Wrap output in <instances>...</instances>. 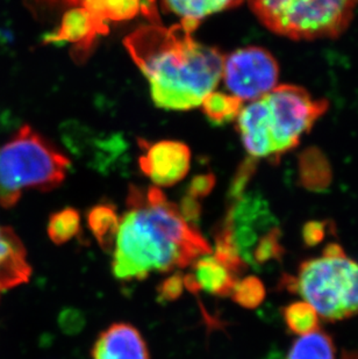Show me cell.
<instances>
[{"label": "cell", "mask_w": 358, "mask_h": 359, "mask_svg": "<svg viewBox=\"0 0 358 359\" xmlns=\"http://www.w3.org/2000/svg\"><path fill=\"white\" fill-rule=\"evenodd\" d=\"M127 210L120 219L112 272L118 280H142L154 272H173L212 254L198 228L190 226L156 187L132 185Z\"/></svg>", "instance_id": "cell-1"}, {"label": "cell", "mask_w": 358, "mask_h": 359, "mask_svg": "<svg viewBox=\"0 0 358 359\" xmlns=\"http://www.w3.org/2000/svg\"><path fill=\"white\" fill-rule=\"evenodd\" d=\"M133 61L150 85L159 109L199 107L223 77L225 55L194 40L180 22L173 27L150 22L124 41Z\"/></svg>", "instance_id": "cell-2"}, {"label": "cell", "mask_w": 358, "mask_h": 359, "mask_svg": "<svg viewBox=\"0 0 358 359\" xmlns=\"http://www.w3.org/2000/svg\"><path fill=\"white\" fill-rule=\"evenodd\" d=\"M328 109L297 85H279L262 98L244 106L237 116V130L253 158H278L300 142Z\"/></svg>", "instance_id": "cell-3"}, {"label": "cell", "mask_w": 358, "mask_h": 359, "mask_svg": "<svg viewBox=\"0 0 358 359\" xmlns=\"http://www.w3.org/2000/svg\"><path fill=\"white\" fill-rule=\"evenodd\" d=\"M70 161L40 133L24 126L0 146V205L15 206L25 191L54 190L67 177Z\"/></svg>", "instance_id": "cell-4"}, {"label": "cell", "mask_w": 358, "mask_h": 359, "mask_svg": "<svg viewBox=\"0 0 358 359\" xmlns=\"http://www.w3.org/2000/svg\"><path fill=\"white\" fill-rule=\"evenodd\" d=\"M260 22L297 41L338 38L348 28L357 0H247Z\"/></svg>", "instance_id": "cell-5"}, {"label": "cell", "mask_w": 358, "mask_h": 359, "mask_svg": "<svg viewBox=\"0 0 358 359\" xmlns=\"http://www.w3.org/2000/svg\"><path fill=\"white\" fill-rule=\"evenodd\" d=\"M300 294L326 321L358 314V263L349 257L311 258L298 269Z\"/></svg>", "instance_id": "cell-6"}, {"label": "cell", "mask_w": 358, "mask_h": 359, "mask_svg": "<svg viewBox=\"0 0 358 359\" xmlns=\"http://www.w3.org/2000/svg\"><path fill=\"white\" fill-rule=\"evenodd\" d=\"M278 76L276 58L262 47L240 48L223 60L225 84L242 102H253L272 91L277 86Z\"/></svg>", "instance_id": "cell-7"}, {"label": "cell", "mask_w": 358, "mask_h": 359, "mask_svg": "<svg viewBox=\"0 0 358 359\" xmlns=\"http://www.w3.org/2000/svg\"><path fill=\"white\" fill-rule=\"evenodd\" d=\"M140 168L157 187H173L190 171L191 151L178 141H159L147 144L140 157Z\"/></svg>", "instance_id": "cell-8"}, {"label": "cell", "mask_w": 358, "mask_h": 359, "mask_svg": "<svg viewBox=\"0 0 358 359\" xmlns=\"http://www.w3.org/2000/svg\"><path fill=\"white\" fill-rule=\"evenodd\" d=\"M108 33V25L83 7L65 11L55 31L46 35L47 43L72 44L74 61L83 62L91 54L95 42Z\"/></svg>", "instance_id": "cell-9"}, {"label": "cell", "mask_w": 358, "mask_h": 359, "mask_svg": "<svg viewBox=\"0 0 358 359\" xmlns=\"http://www.w3.org/2000/svg\"><path fill=\"white\" fill-rule=\"evenodd\" d=\"M92 359H150L148 346L139 329L117 322L104 329L91 350Z\"/></svg>", "instance_id": "cell-10"}, {"label": "cell", "mask_w": 358, "mask_h": 359, "mask_svg": "<svg viewBox=\"0 0 358 359\" xmlns=\"http://www.w3.org/2000/svg\"><path fill=\"white\" fill-rule=\"evenodd\" d=\"M31 275L24 243L12 228L0 226V291L26 284Z\"/></svg>", "instance_id": "cell-11"}, {"label": "cell", "mask_w": 358, "mask_h": 359, "mask_svg": "<svg viewBox=\"0 0 358 359\" xmlns=\"http://www.w3.org/2000/svg\"><path fill=\"white\" fill-rule=\"evenodd\" d=\"M193 271L184 276V286L193 294L200 291L216 297H230L237 277L212 255H205L193 263Z\"/></svg>", "instance_id": "cell-12"}, {"label": "cell", "mask_w": 358, "mask_h": 359, "mask_svg": "<svg viewBox=\"0 0 358 359\" xmlns=\"http://www.w3.org/2000/svg\"><path fill=\"white\" fill-rule=\"evenodd\" d=\"M164 8L180 18V24L194 32L204 18L240 5L244 0H161Z\"/></svg>", "instance_id": "cell-13"}, {"label": "cell", "mask_w": 358, "mask_h": 359, "mask_svg": "<svg viewBox=\"0 0 358 359\" xmlns=\"http://www.w3.org/2000/svg\"><path fill=\"white\" fill-rule=\"evenodd\" d=\"M88 226L95 236L99 247L106 254L114 250L115 241L118 236L120 219L118 210L112 203H98L92 207L88 213Z\"/></svg>", "instance_id": "cell-14"}, {"label": "cell", "mask_w": 358, "mask_h": 359, "mask_svg": "<svg viewBox=\"0 0 358 359\" xmlns=\"http://www.w3.org/2000/svg\"><path fill=\"white\" fill-rule=\"evenodd\" d=\"M334 341L327 332L317 330L296 339L286 359H336Z\"/></svg>", "instance_id": "cell-15"}, {"label": "cell", "mask_w": 358, "mask_h": 359, "mask_svg": "<svg viewBox=\"0 0 358 359\" xmlns=\"http://www.w3.org/2000/svg\"><path fill=\"white\" fill-rule=\"evenodd\" d=\"M287 332L293 335H307L320 330V318L317 311L306 302H293L281 309Z\"/></svg>", "instance_id": "cell-16"}, {"label": "cell", "mask_w": 358, "mask_h": 359, "mask_svg": "<svg viewBox=\"0 0 358 359\" xmlns=\"http://www.w3.org/2000/svg\"><path fill=\"white\" fill-rule=\"evenodd\" d=\"M200 106L207 119L214 125H225L237 119L244 102L235 95L213 91L205 97Z\"/></svg>", "instance_id": "cell-17"}, {"label": "cell", "mask_w": 358, "mask_h": 359, "mask_svg": "<svg viewBox=\"0 0 358 359\" xmlns=\"http://www.w3.org/2000/svg\"><path fill=\"white\" fill-rule=\"evenodd\" d=\"M48 236L56 245L68 243L81 231V215L72 207L51 214L48 221Z\"/></svg>", "instance_id": "cell-18"}, {"label": "cell", "mask_w": 358, "mask_h": 359, "mask_svg": "<svg viewBox=\"0 0 358 359\" xmlns=\"http://www.w3.org/2000/svg\"><path fill=\"white\" fill-rule=\"evenodd\" d=\"M285 252L286 250L281 243V228L276 224L258 238L248 263H251L255 268H262L270 262H281Z\"/></svg>", "instance_id": "cell-19"}, {"label": "cell", "mask_w": 358, "mask_h": 359, "mask_svg": "<svg viewBox=\"0 0 358 359\" xmlns=\"http://www.w3.org/2000/svg\"><path fill=\"white\" fill-rule=\"evenodd\" d=\"M267 295L263 281L255 276L237 279L232 291V299L237 305L247 309H255L262 305Z\"/></svg>", "instance_id": "cell-20"}, {"label": "cell", "mask_w": 358, "mask_h": 359, "mask_svg": "<svg viewBox=\"0 0 358 359\" xmlns=\"http://www.w3.org/2000/svg\"><path fill=\"white\" fill-rule=\"evenodd\" d=\"M84 0H25L26 6L35 17L47 18L53 14L81 7Z\"/></svg>", "instance_id": "cell-21"}, {"label": "cell", "mask_w": 358, "mask_h": 359, "mask_svg": "<svg viewBox=\"0 0 358 359\" xmlns=\"http://www.w3.org/2000/svg\"><path fill=\"white\" fill-rule=\"evenodd\" d=\"M328 235H336V227L333 221H308L301 229V238L306 248L317 247Z\"/></svg>", "instance_id": "cell-22"}, {"label": "cell", "mask_w": 358, "mask_h": 359, "mask_svg": "<svg viewBox=\"0 0 358 359\" xmlns=\"http://www.w3.org/2000/svg\"><path fill=\"white\" fill-rule=\"evenodd\" d=\"M184 288V275L182 272H175L159 283L157 286V299L161 304L175 302L182 297Z\"/></svg>", "instance_id": "cell-23"}, {"label": "cell", "mask_w": 358, "mask_h": 359, "mask_svg": "<svg viewBox=\"0 0 358 359\" xmlns=\"http://www.w3.org/2000/svg\"><path fill=\"white\" fill-rule=\"evenodd\" d=\"M214 185H216V178L213 175L197 176L191 180L186 194L199 200L206 197L207 194H210L211 191L213 190Z\"/></svg>", "instance_id": "cell-24"}, {"label": "cell", "mask_w": 358, "mask_h": 359, "mask_svg": "<svg viewBox=\"0 0 358 359\" xmlns=\"http://www.w3.org/2000/svg\"><path fill=\"white\" fill-rule=\"evenodd\" d=\"M60 325H61L62 328L65 329V332H74L83 327L84 320H83V316L81 314H78L77 311L68 309L63 314H61Z\"/></svg>", "instance_id": "cell-25"}, {"label": "cell", "mask_w": 358, "mask_h": 359, "mask_svg": "<svg viewBox=\"0 0 358 359\" xmlns=\"http://www.w3.org/2000/svg\"><path fill=\"white\" fill-rule=\"evenodd\" d=\"M279 291H286L292 294H297V278L296 276L283 273L277 285Z\"/></svg>", "instance_id": "cell-26"}, {"label": "cell", "mask_w": 358, "mask_h": 359, "mask_svg": "<svg viewBox=\"0 0 358 359\" xmlns=\"http://www.w3.org/2000/svg\"><path fill=\"white\" fill-rule=\"evenodd\" d=\"M324 257H347L345 249L340 244L336 242L328 244L327 247L324 248V252H322Z\"/></svg>", "instance_id": "cell-27"}, {"label": "cell", "mask_w": 358, "mask_h": 359, "mask_svg": "<svg viewBox=\"0 0 358 359\" xmlns=\"http://www.w3.org/2000/svg\"><path fill=\"white\" fill-rule=\"evenodd\" d=\"M341 359H358V349L343 350Z\"/></svg>", "instance_id": "cell-28"}, {"label": "cell", "mask_w": 358, "mask_h": 359, "mask_svg": "<svg viewBox=\"0 0 358 359\" xmlns=\"http://www.w3.org/2000/svg\"><path fill=\"white\" fill-rule=\"evenodd\" d=\"M357 1H358V0H357Z\"/></svg>", "instance_id": "cell-29"}]
</instances>
